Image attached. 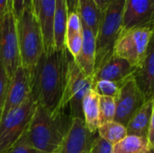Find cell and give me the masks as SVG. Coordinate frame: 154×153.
Here are the masks:
<instances>
[{"instance_id": "8992f818", "label": "cell", "mask_w": 154, "mask_h": 153, "mask_svg": "<svg viewBox=\"0 0 154 153\" xmlns=\"http://www.w3.org/2000/svg\"><path fill=\"white\" fill-rule=\"evenodd\" d=\"M154 32V24L121 32L114 47V53L134 69H139L145 58Z\"/></svg>"}, {"instance_id": "83f0119b", "label": "cell", "mask_w": 154, "mask_h": 153, "mask_svg": "<svg viewBox=\"0 0 154 153\" xmlns=\"http://www.w3.org/2000/svg\"><path fill=\"white\" fill-rule=\"evenodd\" d=\"M114 146L97 135L89 153H113Z\"/></svg>"}, {"instance_id": "4dcf8cb0", "label": "cell", "mask_w": 154, "mask_h": 153, "mask_svg": "<svg viewBox=\"0 0 154 153\" xmlns=\"http://www.w3.org/2000/svg\"><path fill=\"white\" fill-rule=\"evenodd\" d=\"M12 10V0H0V18Z\"/></svg>"}, {"instance_id": "603a6c76", "label": "cell", "mask_w": 154, "mask_h": 153, "mask_svg": "<svg viewBox=\"0 0 154 153\" xmlns=\"http://www.w3.org/2000/svg\"><path fill=\"white\" fill-rule=\"evenodd\" d=\"M116 111V98L99 96V117L100 125L115 120Z\"/></svg>"}, {"instance_id": "8fae6325", "label": "cell", "mask_w": 154, "mask_h": 153, "mask_svg": "<svg viewBox=\"0 0 154 153\" xmlns=\"http://www.w3.org/2000/svg\"><path fill=\"white\" fill-rule=\"evenodd\" d=\"M97 133H91L83 118L73 117L71 125L56 153L89 152L97 137Z\"/></svg>"}, {"instance_id": "44dd1931", "label": "cell", "mask_w": 154, "mask_h": 153, "mask_svg": "<svg viewBox=\"0 0 154 153\" xmlns=\"http://www.w3.org/2000/svg\"><path fill=\"white\" fill-rule=\"evenodd\" d=\"M150 145L146 138L127 135L114 145L113 153H149Z\"/></svg>"}, {"instance_id": "1f68e13d", "label": "cell", "mask_w": 154, "mask_h": 153, "mask_svg": "<svg viewBox=\"0 0 154 153\" xmlns=\"http://www.w3.org/2000/svg\"><path fill=\"white\" fill-rule=\"evenodd\" d=\"M96 2V4L99 6V8L102 10V12L109 5V4L111 3L112 0H94Z\"/></svg>"}, {"instance_id": "7a4b0ae2", "label": "cell", "mask_w": 154, "mask_h": 153, "mask_svg": "<svg viewBox=\"0 0 154 153\" xmlns=\"http://www.w3.org/2000/svg\"><path fill=\"white\" fill-rule=\"evenodd\" d=\"M72 118L64 111L52 115L37 102L35 112L24 134L34 148L43 152L56 153L71 125Z\"/></svg>"}, {"instance_id": "5bb4252c", "label": "cell", "mask_w": 154, "mask_h": 153, "mask_svg": "<svg viewBox=\"0 0 154 153\" xmlns=\"http://www.w3.org/2000/svg\"><path fill=\"white\" fill-rule=\"evenodd\" d=\"M134 77L146 101L154 100V32L145 58L141 67L136 69Z\"/></svg>"}, {"instance_id": "ac0fdd59", "label": "cell", "mask_w": 154, "mask_h": 153, "mask_svg": "<svg viewBox=\"0 0 154 153\" xmlns=\"http://www.w3.org/2000/svg\"><path fill=\"white\" fill-rule=\"evenodd\" d=\"M69 16V7L67 0H56V9L54 16V46L58 50H66V32Z\"/></svg>"}, {"instance_id": "484cf974", "label": "cell", "mask_w": 154, "mask_h": 153, "mask_svg": "<svg viewBox=\"0 0 154 153\" xmlns=\"http://www.w3.org/2000/svg\"><path fill=\"white\" fill-rule=\"evenodd\" d=\"M5 153H46L34 148L23 134L6 152Z\"/></svg>"}, {"instance_id": "7c38bea8", "label": "cell", "mask_w": 154, "mask_h": 153, "mask_svg": "<svg viewBox=\"0 0 154 153\" xmlns=\"http://www.w3.org/2000/svg\"><path fill=\"white\" fill-rule=\"evenodd\" d=\"M154 24V9L151 0H125L122 32Z\"/></svg>"}, {"instance_id": "3957f363", "label": "cell", "mask_w": 154, "mask_h": 153, "mask_svg": "<svg viewBox=\"0 0 154 153\" xmlns=\"http://www.w3.org/2000/svg\"><path fill=\"white\" fill-rule=\"evenodd\" d=\"M21 66L33 70L44 52L43 38L38 15L32 9H25L16 18Z\"/></svg>"}, {"instance_id": "f546056e", "label": "cell", "mask_w": 154, "mask_h": 153, "mask_svg": "<svg viewBox=\"0 0 154 153\" xmlns=\"http://www.w3.org/2000/svg\"><path fill=\"white\" fill-rule=\"evenodd\" d=\"M148 142L150 147L154 145V100L153 106H152V117H151V122H150V128H149V133H148Z\"/></svg>"}, {"instance_id": "52a82bcc", "label": "cell", "mask_w": 154, "mask_h": 153, "mask_svg": "<svg viewBox=\"0 0 154 153\" xmlns=\"http://www.w3.org/2000/svg\"><path fill=\"white\" fill-rule=\"evenodd\" d=\"M91 89H93V78L87 76L71 56L69 61L67 84L60 102V111H64L69 106L72 117L83 118V99Z\"/></svg>"}, {"instance_id": "ba28073f", "label": "cell", "mask_w": 154, "mask_h": 153, "mask_svg": "<svg viewBox=\"0 0 154 153\" xmlns=\"http://www.w3.org/2000/svg\"><path fill=\"white\" fill-rule=\"evenodd\" d=\"M0 66L9 79L21 66L17 23L12 10L0 18Z\"/></svg>"}, {"instance_id": "30bf717a", "label": "cell", "mask_w": 154, "mask_h": 153, "mask_svg": "<svg viewBox=\"0 0 154 153\" xmlns=\"http://www.w3.org/2000/svg\"><path fill=\"white\" fill-rule=\"evenodd\" d=\"M145 102L144 95L134 77L129 78L122 85L119 95L116 98V111L114 121L126 127L132 116Z\"/></svg>"}, {"instance_id": "2e32d148", "label": "cell", "mask_w": 154, "mask_h": 153, "mask_svg": "<svg viewBox=\"0 0 154 153\" xmlns=\"http://www.w3.org/2000/svg\"><path fill=\"white\" fill-rule=\"evenodd\" d=\"M83 44L79 54L73 58L81 70L93 78L96 63V36L90 29L82 23Z\"/></svg>"}, {"instance_id": "d590c367", "label": "cell", "mask_w": 154, "mask_h": 153, "mask_svg": "<svg viewBox=\"0 0 154 153\" xmlns=\"http://www.w3.org/2000/svg\"><path fill=\"white\" fill-rule=\"evenodd\" d=\"M84 153H89V152H84Z\"/></svg>"}, {"instance_id": "277c9868", "label": "cell", "mask_w": 154, "mask_h": 153, "mask_svg": "<svg viewBox=\"0 0 154 153\" xmlns=\"http://www.w3.org/2000/svg\"><path fill=\"white\" fill-rule=\"evenodd\" d=\"M125 2V0H112L103 11L96 35L95 69L114 53L115 44L122 32Z\"/></svg>"}, {"instance_id": "836d02e7", "label": "cell", "mask_w": 154, "mask_h": 153, "mask_svg": "<svg viewBox=\"0 0 154 153\" xmlns=\"http://www.w3.org/2000/svg\"><path fill=\"white\" fill-rule=\"evenodd\" d=\"M149 153H154V145H152V147H150V152Z\"/></svg>"}, {"instance_id": "d4e9b609", "label": "cell", "mask_w": 154, "mask_h": 153, "mask_svg": "<svg viewBox=\"0 0 154 153\" xmlns=\"http://www.w3.org/2000/svg\"><path fill=\"white\" fill-rule=\"evenodd\" d=\"M65 44H66V49L68 50L69 54L73 58H76L79 54L81 48H82L83 32H79V33H76V34H73L70 36H67L66 41H65Z\"/></svg>"}, {"instance_id": "9a60e30c", "label": "cell", "mask_w": 154, "mask_h": 153, "mask_svg": "<svg viewBox=\"0 0 154 153\" xmlns=\"http://www.w3.org/2000/svg\"><path fill=\"white\" fill-rule=\"evenodd\" d=\"M55 9L56 0H40L37 15L43 38L44 52H49L55 50L53 32Z\"/></svg>"}, {"instance_id": "e0dca14e", "label": "cell", "mask_w": 154, "mask_h": 153, "mask_svg": "<svg viewBox=\"0 0 154 153\" xmlns=\"http://www.w3.org/2000/svg\"><path fill=\"white\" fill-rule=\"evenodd\" d=\"M152 106L153 100H148L135 112L126 125L127 135L148 138Z\"/></svg>"}, {"instance_id": "d6986e66", "label": "cell", "mask_w": 154, "mask_h": 153, "mask_svg": "<svg viewBox=\"0 0 154 153\" xmlns=\"http://www.w3.org/2000/svg\"><path fill=\"white\" fill-rule=\"evenodd\" d=\"M76 11L81 23L97 35L102 18V10L94 0H77Z\"/></svg>"}, {"instance_id": "e575fe53", "label": "cell", "mask_w": 154, "mask_h": 153, "mask_svg": "<svg viewBox=\"0 0 154 153\" xmlns=\"http://www.w3.org/2000/svg\"><path fill=\"white\" fill-rule=\"evenodd\" d=\"M151 2H152V6H153V9H154V0H151Z\"/></svg>"}, {"instance_id": "6da1fadb", "label": "cell", "mask_w": 154, "mask_h": 153, "mask_svg": "<svg viewBox=\"0 0 154 153\" xmlns=\"http://www.w3.org/2000/svg\"><path fill=\"white\" fill-rule=\"evenodd\" d=\"M70 58L67 49L43 52L33 70L32 92L37 102L52 115L60 112Z\"/></svg>"}, {"instance_id": "5b68a950", "label": "cell", "mask_w": 154, "mask_h": 153, "mask_svg": "<svg viewBox=\"0 0 154 153\" xmlns=\"http://www.w3.org/2000/svg\"><path fill=\"white\" fill-rule=\"evenodd\" d=\"M37 106L32 92L18 107L0 118V153L6 152L27 131Z\"/></svg>"}, {"instance_id": "d6a6232c", "label": "cell", "mask_w": 154, "mask_h": 153, "mask_svg": "<svg viewBox=\"0 0 154 153\" xmlns=\"http://www.w3.org/2000/svg\"><path fill=\"white\" fill-rule=\"evenodd\" d=\"M34 5H35V11H36V14H37L38 13V10H39L40 0H34Z\"/></svg>"}, {"instance_id": "f1b7e54d", "label": "cell", "mask_w": 154, "mask_h": 153, "mask_svg": "<svg viewBox=\"0 0 154 153\" xmlns=\"http://www.w3.org/2000/svg\"><path fill=\"white\" fill-rule=\"evenodd\" d=\"M9 83V78L6 75L5 70L2 66H0V116L4 107L5 96H6V90Z\"/></svg>"}, {"instance_id": "9c48e42d", "label": "cell", "mask_w": 154, "mask_h": 153, "mask_svg": "<svg viewBox=\"0 0 154 153\" xmlns=\"http://www.w3.org/2000/svg\"><path fill=\"white\" fill-rule=\"evenodd\" d=\"M33 70L20 66L9 79L6 96L0 118L21 106L30 96L32 90Z\"/></svg>"}, {"instance_id": "4316f807", "label": "cell", "mask_w": 154, "mask_h": 153, "mask_svg": "<svg viewBox=\"0 0 154 153\" xmlns=\"http://www.w3.org/2000/svg\"><path fill=\"white\" fill-rule=\"evenodd\" d=\"M28 8L35 11L34 0H12V11L15 18H18L23 11Z\"/></svg>"}, {"instance_id": "ffe728a7", "label": "cell", "mask_w": 154, "mask_h": 153, "mask_svg": "<svg viewBox=\"0 0 154 153\" xmlns=\"http://www.w3.org/2000/svg\"><path fill=\"white\" fill-rule=\"evenodd\" d=\"M83 118L87 127L91 133H97V129L100 126L99 117V95L93 89L89 90L88 93L83 99L82 103Z\"/></svg>"}, {"instance_id": "cb8c5ba5", "label": "cell", "mask_w": 154, "mask_h": 153, "mask_svg": "<svg viewBox=\"0 0 154 153\" xmlns=\"http://www.w3.org/2000/svg\"><path fill=\"white\" fill-rule=\"evenodd\" d=\"M124 83L110 80H98L94 82L93 90L101 96H110L116 98Z\"/></svg>"}, {"instance_id": "4fadbf2b", "label": "cell", "mask_w": 154, "mask_h": 153, "mask_svg": "<svg viewBox=\"0 0 154 153\" xmlns=\"http://www.w3.org/2000/svg\"><path fill=\"white\" fill-rule=\"evenodd\" d=\"M136 69L125 60L113 54L95 69L93 84L98 80H110L124 83L134 76Z\"/></svg>"}, {"instance_id": "7402d4cb", "label": "cell", "mask_w": 154, "mask_h": 153, "mask_svg": "<svg viewBox=\"0 0 154 153\" xmlns=\"http://www.w3.org/2000/svg\"><path fill=\"white\" fill-rule=\"evenodd\" d=\"M98 136L111 143L113 146L127 136L126 127L116 121L101 124L97 129Z\"/></svg>"}]
</instances>
